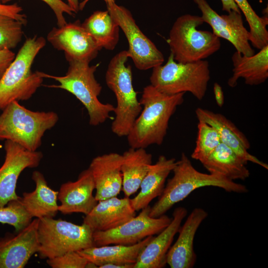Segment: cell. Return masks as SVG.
I'll list each match as a JSON object with an SVG mask.
<instances>
[{
  "mask_svg": "<svg viewBox=\"0 0 268 268\" xmlns=\"http://www.w3.org/2000/svg\"><path fill=\"white\" fill-rule=\"evenodd\" d=\"M185 93L168 95L151 84L146 86L139 100L143 108L127 136L129 146L146 148L152 144L161 145L169 120L183 103Z\"/></svg>",
  "mask_w": 268,
  "mask_h": 268,
  "instance_id": "cell-1",
  "label": "cell"
},
{
  "mask_svg": "<svg viewBox=\"0 0 268 268\" xmlns=\"http://www.w3.org/2000/svg\"><path fill=\"white\" fill-rule=\"evenodd\" d=\"M172 172V177L168 180L162 193L150 208V217L156 218L165 214L174 205L200 188L216 187L228 192L236 193H245L248 191L246 186L223 176L198 171L183 152L180 159L176 161Z\"/></svg>",
  "mask_w": 268,
  "mask_h": 268,
  "instance_id": "cell-2",
  "label": "cell"
},
{
  "mask_svg": "<svg viewBox=\"0 0 268 268\" xmlns=\"http://www.w3.org/2000/svg\"><path fill=\"white\" fill-rule=\"evenodd\" d=\"M69 67L64 76H55L39 71L43 78L53 79L59 85H50L51 88L65 90L74 95L86 108L89 124L97 126L104 123L114 111L115 107L103 103L98 99L102 86L95 77L98 65L90 66L89 63L70 60Z\"/></svg>",
  "mask_w": 268,
  "mask_h": 268,
  "instance_id": "cell-3",
  "label": "cell"
},
{
  "mask_svg": "<svg viewBox=\"0 0 268 268\" xmlns=\"http://www.w3.org/2000/svg\"><path fill=\"white\" fill-rule=\"evenodd\" d=\"M46 43L36 35L26 39L0 80V111L14 101L30 99L41 85L44 78L31 67Z\"/></svg>",
  "mask_w": 268,
  "mask_h": 268,
  "instance_id": "cell-4",
  "label": "cell"
},
{
  "mask_svg": "<svg viewBox=\"0 0 268 268\" xmlns=\"http://www.w3.org/2000/svg\"><path fill=\"white\" fill-rule=\"evenodd\" d=\"M58 120L54 111H32L14 101L0 114V140H10L29 151H37L45 132Z\"/></svg>",
  "mask_w": 268,
  "mask_h": 268,
  "instance_id": "cell-5",
  "label": "cell"
},
{
  "mask_svg": "<svg viewBox=\"0 0 268 268\" xmlns=\"http://www.w3.org/2000/svg\"><path fill=\"white\" fill-rule=\"evenodd\" d=\"M129 58L127 50L118 53L110 60L105 74L106 83L117 101L111 130L120 137L128 135L142 108L133 87L131 66L126 65Z\"/></svg>",
  "mask_w": 268,
  "mask_h": 268,
  "instance_id": "cell-6",
  "label": "cell"
},
{
  "mask_svg": "<svg viewBox=\"0 0 268 268\" xmlns=\"http://www.w3.org/2000/svg\"><path fill=\"white\" fill-rule=\"evenodd\" d=\"M203 23L201 16L190 14L177 18L167 40L175 61L187 63L203 60L220 49L219 38L212 32L197 28Z\"/></svg>",
  "mask_w": 268,
  "mask_h": 268,
  "instance_id": "cell-7",
  "label": "cell"
},
{
  "mask_svg": "<svg viewBox=\"0 0 268 268\" xmlns=\"http://www.w3.org/2000/svg\"><path fill=\"white\" fill-rule=\"evenodd\" d=\"M210 79L208 61L179 63L171 53L165 65L152 68L149 78L150 84L163 93L174 95L189 92L199 100L205 96Z\"/></svg>",
  "mask_w": 268,
  "mask_h": 268,
  "instance_id": "cell-8",
  "label": "cell"
},
{
  "mask_svg": "<svg viewBox=\"0 0 268 268\" xmlns=\"http://www.w3.org/2000/svg\"><path fill=\"white\" fill-rule=\"evenodd\" d=\"M92 230L83 224L77 225L61 219H39L38 236L41 259H51L71 251L95 246Z\"/></svg>",
  "mask_w": 268,
  "mask_h": 268,
  "instance_id": "cell-9",
  "label": "cell"
},
{
  "mask_svg": "<svg viewBox=\"0 0 268 268\" xmlns=\"http://www.w3.org/2000/svg\"><path fill=\"white\" fill-rule=\"evenodd\" d=\"M106 6L128 40V56L135 67L145 70L162 65L164 61L163 54L141 31L130 11L115 2L107 3Z\"/></svg>",
  "mask_w": 268,
  "mask_h": 268,
  "instance_id": "cell-10",
  "label": "cell"
},
{
  "mask_svg": "<svg viewBox=\"0 0 268 268\" xmlns=\"http://www.w3.org/2000/svg\"><path fill=\"white\" fill-rule=\"evenodd\" d=\"M150 208L148 205L142 209L138 215L115 228L94 231L93 238L95 246L132 245L148 236L159 234L169 224L172 218L165 214L156 218L150 217Z\"/></svg>",
  "mask_w": 268,
  "mask_h": 268,
  "instance_id": "cell-11",
  "label": "cell"
},
{
  "mask_svg": "<svg viewBox=\"0 0 268 268\" xmlns=\"http://www.w3.org/2000/svg\"><path fill=\"white\" fill-rule=\"evenodd\" d=\"M5 158L0 167V207L19 199L16 193L18 178L27 168L38 166L42 158L41 151H31L10 140L4 144Z\"/></svg>",
  "mask_w": 268,
  "mask_h": 268,
  "instance_id": "cell-12",
  "label": "cell"
},
{
  "mask_svg": "<svg viewBox=\"0 0 268 268\" xmlns=\"http://www.w3.org/2000/svg\"><path fill=\"white\" fill-rule=\"evenodd\" d=\"M47 40L55 48L64 52L67 61L90 63L102 49L82 27L79 20L53 27L47 35Z\"/></svg>",
  "mask_w": 268,
  "mask_h": 268,
  "instance_id": "cell-13",
  "label": "cell"
},
{
  "mask_svg": "<svg viewBox=\"0 0 268 268\" xmlns=\"http://www.w3.org/2000/svg\"><path fill=\"white\" fill-rule=\"evenodd\" d=\"M201 12L204 22L208 24L212 32L218 38L231 43L236 51L247 56L255 54L250 44V33L244 25L241 12L232 10L219 15L206 0H194Z\"/></svg>",
  "mask_w": 268,
  "mask_h": 268,
  "instance_id": "cell-14",
  "label": "cell"
},
{
  "mask_svg": "<svg viewBox=\"0 0 268 268\" xmlns=\"http://www.w3.org/2000/svg\"><path fill=\"white\" fill-rule=\"evenodd\" d=\"M39 221L36 218L16 234L0 238V268H23L38 252Z\"/></svg>",
  "mask_w": 268,
  "mask_h": 268,
  "instance_id": "cell-15",
  "label": "cell"
},
{
  "mask_svg": "<svg viewBox=\"0 0 268 268\" xmlns=\"http://www.w3.org/2000/svg\"><path fill=\"white\" fill-rule=\"evenodd\" d=\"M95 189L88 168L79 174L75 181H68L61 186L58 195V200L61 202L58 211L63 214L75 212L88 214L98 202L93 195Z\"/></svg>",
  "mask_w": 268,
  "mask_h": 268,
  "instance_id": "cell-16",
  "label": "cell"
},
{
  "mask_svg": "<svg viewBox=\"0 0 268 268\" xmlns=\"http://www.w3.org/2000/svg\"><path fill=\"white\" fill-rule=\"evenodd\" d=\"M122 155L111 152L97 156L89 168L95 184V198L98 201L117 197L122 189Z\"/></svg>",
  "mask_w": 268,
  "mask_h": 268,
  "instance_id": "cell-17",
  "label": "cell"
},
{
  "mask_svg": "<svg viewBox=\"0 0 268 268\" xmlns=\"http://www.w3.org/2000/svg\"><path fill=\"white\" fill-rule=\"evenodd\" d=\"M207 212L200 207L195 208L179 230V236L170 248L166 264L171 268H192L197 255L194 249V240L198 229L207 217Z\"/></svg>",
  "mask_w": 268,
  "mask_h": 268,
  "instance_id": "cell-18",
  "label": "cell"
},
{
  "mask_svg": "<svg viewBox=\"0 0 268 268\" xmlns=\"http://www.w3.org/2000/svg\"><path fill=\"white\" fill-rule=\"evenodd\" d=\"M199 121L204 122L217 131L221 142L231 148L246 162H251L268 169V165L256 156L250 154L248 150L251 145L245 135L223 115L201 108L195 111Z\"/></svg>",
  "mask_w": 268,
  "mask_h": 268,
  "instance_id": "cell-19",
  "label": "cell"
},
{
  "mask_svg": "<svg viewBox=\"0 0 268 268\" xmlns=\"http://www.w3.org/2000/svg\"><path fill=\"white\" fill-rule=\"evenodd\" d=\"M187 213V209L182 206L174 209L169 224L144 247L134 268H162L166 266L167 253Z\"/></svg>",
  "mask_w": 268,
  "mask_h": 268,
  "instance_id": "cell-20",
  "label": "cell"
},
{
  "mask_svg": "<svg viewBox=\"0 0 268 268\" xmlns=\"http://www.w3.org/2000/svg\"><path fill=\"white\" fill-rule=\"evenodd\" d=\"M136 215L130 198L112 197L98 201L96 206L83 218V224L92 231H103L115 228Z\"/></svg>",
  "mask_w": 268,
  "mask_h": 268,
  "instance_id": "cell-21",
  "label": "cell"
},
{
  "mask_svg": "<svg viewBox=\"0 0 268 268\" xmlns=\"http://www.w3.org/2000/svg\"><path fill=\"white\" fill-rule=\"evenodd\" d=\"M176 161L174 158H167L161 155L155 163L150 165L141 183L139 192L134 198L130 199L131 204L135 211L146 207L153 199L161 195L166 179L172 172Z\"/></svg>",
  "mask_w": 268,
  "mask_h": 268,
  "instance_id": "cell-22",
  "label": "cell"
},
{
  "mask_svg": "<svg viewBox=\"0 0 268 268\" xmlns=\"http://www.w3.org/2000/svg\"><path fill=\"white\" fill-rule=\"evenodd\" d=\"M233 68L232 75L227 83L234 87L240 78L249 85H258L265 82L268 78V45L251 56L235 51L232 55Z\"/></svg>",
  "mask_w": 268,
  "mask_h": 268,
  "instance_id": "cell-23",
  "label": "cell"
},
{
  "mask_svg": "<svg viewBox=\"0 0 268 268\" xmlns=\"http://www.w3.org/2000/svg\"><path fill=\"white\" fill-rule=\"evenodd\" d=\"M32 179L35 183V189L31 192L23 193L22 197L20 198L22 205L32 218H54L59 211L58 191L48 185L43 174L39 171L33 172Z\"/></svg>",
  "mask_w": 268,
  "mask_h": 268,
  "instance_id": "cell-24",
  "label": "cell"
},
{
  "mask_svg": "<svg viewBox=\"0 0 268 268\" xmlns=\"http://www.w3.org/2000/svg\"><path fill=\"white\" fill-rule=\"evenodd\" d=\"M153 237L148 236L132 245L93 246L77 252L98 268L107 264H134L140 253Z\"/></svg>",
  "mask_w": 268,
  "mask_h": 268,
  "instance_id": "cell-25",
  "label": "cell"
},
{
  "mask_svg": "<svg viewBox=\"0 0 268 268\" xmlns=\"http://www.w3.org/2000/svg\"><path fill=\"white\" fill-rule=\"evenodd\" d=\"M201 164L210 173L234 181L244 180L250 173L246 163L231 148L221 142Z\"/></svg>",
  "mask_w": 268,
  "mask_h": 268,
  "instance_id": "cell-26",
  "label": "cell"
},
{
  "mask_svg": "<svg viewBox=\"0 0 268 268\" xmlns=\"http://www.w3.org/2000/svg\"><path fill=\"white\" fill-rule=\"evenodd\" d=\"M122 155V190L129 198L139 189L141 183L152 164V155L144 148L131 147Z\"/></svg>",
  "mask_w": 268,
  "mask_h": 268,
  "instance_id": "cell-27",
  "label": "cell"
},
{
  "mask_svg": "<svg viewBox=\"0 0 268 268\" xmlns=\"http://www.w3.org/2000/svg\"><path fill=\"white\" fill-rule=\"evenodd\" d=\"M81 25L102 48L112 51L118 43L120 27L107 10L94 12Z\"/></svg>",
  "mask_w": 268,
  "mask_h": 268,
  "instance_id": "cell-28",
  "label": "cell"
},
{
  "mask_svg": "<svg viewBox=\"0 0 268 268\" xmlns=\"http://www.w3.org/2000/svg\"><path fill=\"white\" fill-rule=\"evenodd\" d=\"M244 14L249 24L250 42L252 46L261 50L268 45V16H259L247 0H233Z\"/></svg>",
  "mask_w": 268,
  "mask_h": 268,
  "instance_id": "cell-29",
  "label": "cell"
},
{
  "mask_svg": "<svg viewBox=\"0 0 268 268\" xmlns=\"http://www.w3.org/2000/svg\"><path fill=\"white\" fill-rule=\"evenodd\" d=\"M221 142L219 135L214 127L204 122L199 121L196 146L191 157L201 162Z\"/></svg>",
  "mask_w": 268,
  "mask_h": 268,
  "instance_id": "cell-30",
  "label": "cell"
},
{
  "mask_svg": "<svg viewBox=\"0 0 268 268\" xmlns=\"http://www.w3.org/2000/svg\"><path fill=\"white\" fill-rule=\"evenodd\" d=\"M23 22L0 14V50L15 48L23 35Z\"/></svg>",
  "mask_w": 268,
  "mask_h": 268,
  "instance_id": "cell-31",
  "label": "cell"
},
{
  "mask_svg": "<svg viewBox=\"0 0 268 268\" xmlns=\"http://www.w3.org/2000/svg\"><path fill=\"white\" fill-rule=\"evenodd\" d=\"M20 198L0 207V223L12 226L16 232L28 225L32 218L22 205Z\"/></svg>",
  "mask_w": 268,
  "mask_h": 268,
  "instance_id": "cell-32",
  "label": "cell"
},
{
  "mask_svg": "<svg viewBox=\"0 0 268 268\" xmlns=\"http://www.w3.org/2000/svg\"><path fill=\"white\" fill-rule=\"evenodd\" d=\"M52 268H85L88 261L77 251L67 252L62 255L47 259Z\"/></svg>",
  "mask_w": 268,
  "mask_h": 268,
  "instance_id": "cell-33",
  "label": "cell"
},
{
  "mask_svg": "<svg viewBox=\"0 0 268 268\" xmlns=\"http://www.w3.org/2000/svg\"><path fill=\"white\" fill-rule=\"evenodd\" d=\"M12 0H1V3L5 4ZM47 3L54 12L57 21L58 27H61L65 25L67 22L64 15L67 13L73 16L74 14L72 9L67 3L64 2L62 0H41Z\"/></svg>",
  "mask_w": 268,
  "mask_h": 268,
  "instance_id": "cell-34",
  "label": "cell"
},
{
  "mask_svg": "<svg viewBox=\"0 0 268 268\" xmlns=\"http://www.w3.org/2000/svg\"><path fill=\"white\" fill-rule=\"evenodd\" d=\"M23 8L17 3L6 4L0 3V14L8 16L23 22H27L26 15L22 13Z\"/></svg>",
  "mask_w": 268,
  "mask_h": 268,
  "instance_id": "cell-35",
  "label": "cell"
},
{
  "mask_svg": "<svg viewBox=\"0 0 268 268\" xmlns=\"http://www.w3.org/2000/svg\"><path fill=\"white\" fill-rule=\"evenodd\" d=\"M15 57L11 50H0V80Z\"/></svg>",
  "mask_w": 268,
  "mask_h": 268,
  "instance_id": "cell-36",
  "label": "cell"
},
{
  "mask_svg": "<svg viewBox=\"0 0 268 268\" xmlns=\"http://www.w3.org/2000/svg\"><path fill=\"white\" fill-rule=\"evenodd\" d=\"M213 93L217 106L222 107L224 103V96L221 86L217 82L213 84Z\"/></svg>",
  "mask_w": 268,
  "mask_h": 268,
  "instance_id": "cell-37",
  "label": "cell"
},
{
  "mask_svg": "<svg viewBox=\"0 0 268 268\" xmlns=\"http://www.w3.org/2000/svg\"><path fill=\"white\" fill-rule=\"evenodd\" d=\"M222 10L229 12L232 10L241 12L239 7L233 0H221Z\"/></svg>",
  "mask_w": 268,
  "mask_h": 268,
  "instance_id": "cell-38",
  "label": "cell"
},
{
  "mask_svg": "<svg viewBox=\"0 0 268 268\" xmlns=\"http://www.w3.org/2000/svg\"><path fill=\"white\" fill-rule=\"evenodd\" d=\"M134 264H107L101 266L99 268H134Z\"/></svg>",
  "mask_w": 268,
  "mask_h": 268,
  "instance_id": "cell-39",
  "label": "cell"
},
{
  "mask_svg": "<svg viewBox=\"0 0 268 268\" xmlns=\"http://www.w3.org/2000/svg\"><path fill=\"white\" fill-rule=\"evenodd\" d=\"M68 5L72 9L74 13L78 12L79 10V1L78 0H67Z\"/></svg>",
  "mask_w": 268,
  "mask_h": 268,
  "instance_id": "cell-40",
  "label": "cell"
},
{
  "mask_svg": "<svg viewBox=\"0 0 268 268\" xmlns=\"http://www.w3.org/2000/svg\"><path fill=\"white\" fill-rule=\"evenodd\" d=\"M90 0H82L79 4V10H82ZM106 4L115 2L116 0H103Z\"/></svg>",
  "mask_w": 268,
  "mask_h": 268,
  "instance_id": "cell-41",
  "label": "cell"
},
{
  "mask_svg": "<svg viewBox=\"0 0 268 268\" xmlns=\"http://www.w3.org/2000/svg\"><path fill=\"white\" fill-rule=\"evenodd\" d=\"M0 3H1V0H0Z\"/></svg>",
  "mask_w": 268,
  "mask_h": 268,
  "instance_id": "cell-42",
  "label": "cell"
}]
</instances>
